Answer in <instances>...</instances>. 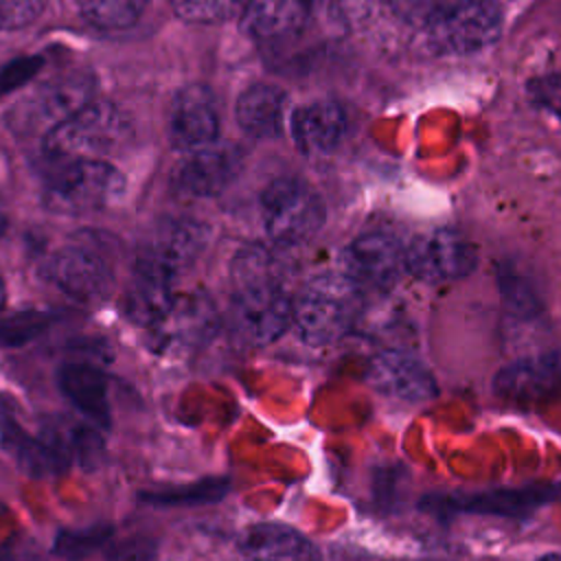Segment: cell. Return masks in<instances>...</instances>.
Masks as SVG:
<instances>
[{
	"instance_id": "obj_1",
	"label": "cell",
	"mask_w": 561,
	"mask_h": 561,
	"mask_svg": "<svg viewBox=\"0 0 561 561\" xmlns=\"http://www.w3.org/2000/svg\"><path fill=\"white\" fill-rule=\"evenodd\" d=\"M230 320L250 346L276 342L294 324V298L287 291L278 259L263 245L241 248L230 265Z\"/></svg>"
},
{
	"instance_id": "obj_2",
	"label": "cell",
	"mask_w": 561,
	"mask_h": 561,
	"mask_svg": "<svg viewBox=\"0 0 561 561\" xmlns=\"http://www.w3.org/2000/svg\"><path fill=\"white\" fill-rule=\"evenodd\" d=\"M362 305V287L344 272L309 278L294 296V327L309 346H327L344 337Z\"/></svg>"
},
{
	"instance_id": "obj_3",
	"label": "cell",
	"mask_w": 561,
	"mask_h": 561,
	"mask_svg": "<svg viewBox=\"0 0 561 561\" xmlns=\"http://www.w3.org/2000/svg\"><path fill=\"white\" fill-rule=\"evenodd\" d=\"M131 136L127 114L110 101H92L42 140L44 153L55 162L103 160Z\"/></svg>"
},
{
	"instance_id": "obj_4",
	"label": "cell",
	"mask_w": 561,
	"mask_h": 561,
	"mask_svg": "<svg viewBox=\"0 0 561 561\" xmlns=\"http://www.w3.org/2000/svg\"><path fill=\"white\" fill-rule=\"evenodd\" d=\"M125 191L123 173L105 160L57 162L42 186L46 210L66 217L96 213L114 204Z\"/></svg>"
},
{
	"instance_id": "obj_5",
	"label": "cell",
	"mask_w": 561,
	"mask_h": 561,
	"mask_svg": "<svg viewBox=\"0 0 561 561\" xmlns=\"http://www.w3.org/2000/svg\"><path fill=\"white\" fill-rule=\"evenodd\" d=\"M96 81L85 70L57 75L24 99L7 114V125L18 136H48L57 125L94 101Z\"/></svg>"
},
{
	"instance_id": "obj_6",
	"label": "cell",
	"mask_w": 561,
	"mask_h": 561,
	"mask_svg": "<svg viewBox=\"0 0 561 561\" xmlns=\"http://www.w3.org/2000/svg\"><path fill=\"white\" fill-rule=\"evenodd\" d=\"M502 26L504 13L495 0H454L423 20V31L434 50L451 55H471L493 46Z\"/></svg>"
},
{
	"instance_id": "obj_7",
	"label": "cell",
	"mask_w": 561,
	"mask_h": 561,
	"mask_svg": "<svg viewBox=\"0 0 561 561\" xmlns=\"http://www.w3.org/2000/svg\"><path fill=\"white\" fill-rule=\"evenodd\" d=\"M327 210L322 197L300 178H276L261 193V221L276 245H298L318 234Z\"/></svg>"
},
{
	"instance_id": "obj_8",
	"label": "cell",
	"mask_w": 561,
	"mask_h": 561,
	"mask_svg": "<svg viewBox=\"0 0 561 561\" xmlns=\"http://www.w3.org/2000/svg\"><path fill=\"white\" fill-rule=\"evenodd\" d=\"M46 278L77 302L103 300L114 280V267L94 237H75L55 250L46 265Z\"/></svg>"
},
{
	"instance_id": "obj_9",
	"label": "cell",
	"mask_w": 561,
	"mask_h": 561,
	"mask_svg": "<svg viewBox=\"0 0 561 561\" xmlns=\"http://www.w3.org/2000/svg\"><path fill=\"white\" fill-rule=\"evenodd\" d=\"M476 265L473 243L451 228L421 232L405 245V272L423 283L458 280L469 276Z\"/></svg>"
},
{
	"instance_id": "obj_10",
	"label": "cell",
	"mask_w": 561,
	"mask_h": 561,
	"mask_svg": "<svg viewBox=\"0 0 561 561\" xmlns=\"http://www.w3.org/2000/svg\"><path fill=\"white\" fill-rule=\"evenodd\" d=\"M0 443L33 478L66 473L72 465V449L61 421H46L39 436L28 434L11 416L0 419Z\"/></svg>"
},
{
	"instance_id": "obj_11",
	"label": "cell",
	"mask_w": 561,
	"mask_h": 561,
	"mask_svg": "<svg viewBox=\"0 0 561 561\" xmlns=\"http://www.w3.org/2000/svg\"><path fill=\"white\" fill-rule=\"evenodd\" d=\"M243 167L239 147L230 142H213L188 151L173 169L171 184L180 197L206 199L230 186Z\"/></svg>"
},
{
	"instance_id": "obj_12",
	"label": "cell",
	"mask_w": 561,
	"mask_h": 561,
	"mask_svg": "<svg viewBox=\"0 0 561 561\" xmlns=\"http://www.w3.org/2000/svg\"><path fill=\"white\" fill-rule=\"evenodd\" d=\"M169 140L178 151H195L217 142L219 107L213 90L204 83L180 88L169 105Z\"/></svg>"
},
{
	"instance_id": "obj_13",
	"label": "cell",
	"mask_w": 561,
	"mask_h": 561,
	"mask_svg": "<svg viewBox=\"0 0 561 561\" xmlns=\"http://www.w3.org/2000/svg\"><path fill=\"white\" fill-rule=\"evenodd\" d=\"M217 324L213 300L204 291H191L173 300L169 311L149 329L151 342L162 353H186L202 346Z\"/></svg>"
},
{
	"instance_id": "obj_14",
	"label": "cell",
	"mask_w": 561,
	"mask_h": 561,
	"mask_svg": "<svg viewBox=\"0 0 561 561\" xmlns=\"http://www.w3.org/2000/svg\"><path fill=\"white\" fill-rule=\"evenodd\" d=\"M344 274L362 289H388L405 272V248L388 232H366L344 250Z\"/></svg>"
},
{
	"instance_id": "obj_15",
	"label": "cell",
	"mask_w": 561,
	"mask_h": 561,
	"mask_svg": "<svg viewBox=\"0 0 561 561\" xmlns=\"http://www.w3.org/2000/svg\"><path fill=\"white\" fill-rule=\"evenodd\" d=\"M175 280L178 274L140 250L131 270L129 285L123 294L125 316L138 327H156L178 298Z\"/></svg>"
},
{
	"instance_id": "obj_16",
	"label": "cell",
	"mask_w": 561,
	"mask_h": 561,
	"mask_svg": "<svg viewBox=\"0 0 561 561\" xmlns=\"http://www.w3.org/2000/svg\"><path fill=\"white\" fill-rule=\"evenodd\" d=\"M495 392L511 403L530 405L561 392V351L522 357L493 379Z\"/></svg>"
},
{
	"instance_id": "obj_17",
	"label": "cell",
	"mask_w": 561,
	"mask_h": 561,
	"mask_svg": "<svg viewBox=\"0 0 561 561\" xmlns=\"http://www.w3.org/2000/svg\"><path fill=\"white\" fill-rule=\"evenodd\" d=\"M368 383L394 399L408 403H421L436 397V381L432 373L410 353L381 351L377 353L366 370Z\"/></svg>"
},
{
	"instance_id": "obj_18",
	"label": "cell",
	"mask_w": 561,
	"mask_h": 561,
	"mask_svg": "<svg viewBox=\"0 0 561 561\" xmlns=\"http://www.w3.org/2000/svg\"><path fill=\"white\" fill-rule=\"evenodd\" d=\"M237 550L248 561H320L318 546L300 530L278 524H250L237 537Z\"/></svg>"
},
{
	"instance_id": "obj_19",
	"label": "cell",
	"mask_w": 561,
	"mask_h": 561,
	"mask_svg": "<svg viewBox=\"0 0 561 561\" xmlns=\"http://www.w3.org/2000/svg\"><path fill=\"white\" fill-rule=\"evenodd\" d=\"M291 138L305 156H327L335 151L346 131V116L340 103L331 99H316L294 110Z\"/></svg>"
},
{
	"instance_id": "obj_20",
	"label": "cell",
	"mask_w": 561,
	"mask_h": 561,
	"mask_svg": "<svg viewBox=\"0 0 561 561\" xmlns=\"http://www.w3.org/2000/svg\"><path fill=\"white\" fill-rule=\"evenodd\" d=\"M208 241L210 228L204 221L191 217H171L156 228L142 252L180 276L202 256Z\"/></svg>"
},
{
	"instance_id": "obj_21",
	"label": "cell",
	"mask_w": 561,
	"mask_h": 561,
	"mask_svg": "<svg viewBox=\"0 0 561 561\" xmlns=\"http://www.w3.org/2000/svg\"><path fill=\"white\" fill-rule=\"evenodd\" d=\"M61 394L96 427H112L107 375L90 362H66L57 370Z\"/></svg>"
},
{
	"instance_id": "obj_22",
	"label": "cell",
	"mask_w": 561,
	"mask_h": 561,
	"mask_svg": "<svg viewBox=\"0 0 561 561\" xmlns=\"http://www.w3.org/2000/svg\"><path fill=\"white\" fill-rule=\"evenodd\" d=\"M285 112V92L267 81L248 85L234 105L239 127L252 138H272L280 134Z\"/></svg>"
},
{
	"instance_id": "obj_23",
	"label": "cell",
	"mask_w": 561,
	"mask_h": 561,
	"mask_svg": "<svg viewBox=\"0 0 561 561\" xmlns=\"http://www.w3.org/2000/svg\"><path fill=\"white\" fill-rule=\"evenodd\" d=\"M309 11V0H245L243 26L259 39H278L298 33Z\"/></svg>"
},
{
	"instance_id": "obj_24",
	"label": "cell",
	"mask_w": 561,
	"mask_h": 561,
	"mask_svg": "<svg viewBox=\"0 0 561 561\" xmlns=\"http://www.w3.org/2000/svg\"><path fill=\"white\" fill-rule=\"evenodd\" d=\"M230 491V480L224 476H208L188 484L167 486L158 491H140L138 502L153 508H186V506H204L224 500Z\"/></svg>"
},
{
	"instance_id": "obj_25",
	"label": "cell",
	"mask_w": 561,
	"mask_h": 561,
	"mask_svg": "<svg viewBox=\"0 0 561 561\" xmlns=\"http://www.w3.org/2000/svg\"><path fill=\"white\" fill-rule=\"evenodd\" d=\"M114 537V526L107 522L90 524L83 528H61L55 535L53 552L66 561H81L105 548Z\"/></svg>"
},
{
	"instance_id": "obj_26",
	"label": "cell",
	"mask_w": 561,
	"mask_h": 561,
	"mask_svg": "<svg viewBox=\"0 0 561 561\" xmlns=\"http://www.w3.org/2000/svg\"><path fill=\"white\" fill-rule=\"evenodd\" d=\"M149 0H75L79 13L99 28H127L145 11Z\"/></svg>"
},
{
	"instance_id": "obj_27",
	"label": "cell",
	"mask_w": 561,
	"mask_h": 561,
	"mask_svg": "<svg viewBox=\"0 0 561 561\" xmlns=\"http://www.w3.org/2000/svg\"><path fill=\"white\" fill-rule=\"evenodd\" d=\"M53 316L39 309H26L0 320V346H22L48 329Z\"/></svg>"
},
{
	"instance_id": "obj_28",
	"label": "cell",
	"mask_w": 561,
	"mask_h": 561,
	"mask_svg": "<svg viewBox=\"0 0 561 561\" xmlns=\"http://www.w3.org/2000/svg\"><path fill=\"white\" fill-rule=\"evenodd\" d=\"M546 495L537 493V491H506V493H491V495H476V497H467L462 502H456V506H460V511H486V513H515V511H524L528 506H537Z\"/></svg>"
},
{
	"instance_id": "obj_29",
	"label": "cell",
	"mask_w": 561,
	"mask_h": 561,
	"mask_svg": "<svg viewBox=\"0 0 561 561\" xmlns=\"http://www.w3.org/2000/svg\"><path fill=\"white\" fill-rule=\"evenodd\" d=\"M245 0H171L175 15L193 24H213L243 9Z\"/></svg>"
},
{
	"instance_id": "obj_30",
	"label": "cell",
	"mask_w": 561,
	"mask_h": 561,
	"mask_svg": "<svg viewBox=\"0 0 561 561\" xmlns=\"http://www.w3.org/2000/svg\"><path fill=\"white\" fill-rule=\"evenodd\" d=\"M158 539L149 535H131L125 539L110 541L103 548L105 561H156L158 557Z\"/></svg>"
},
{
	"instance_id": "obj_31",
	"label": "cell",
	"mask_w": 561,
	"mask_h": 561,
	"mask_svg": "<svg viewBox=\"0 0 561 561\" xmlns=\"http://www.w3.org/2000/svg\"><path fill=\"white\" fill-rule=\"evenodd\" d=\"M66 436H68L72 456L79 458L83 469H92L99 465V460L103 456V438L99 436L96 427H90L85 423L68 425Z\"/></svg>"
},
{
	"instance_id": "obj_32",
	"label": "cell",
	"mask_w": 561,
	"mask_h": 561,
	"mask_svg": "<svg viewBox=\"0 0 561 561\" xmlns=\"http://www.w3.org/2000/svg\"><path fill=\"white\" fill-rule=\"evenodd\" d=\"M46 0H0V31H18L35 22Z\"/></svg>"
},
{
	"instance_id": "obj_33",
	"label": "cell",
	"mask_w": 561,
	"mask_h": 561,
	"mask_svg": "<svg viewBox=\"0 0 561 561\" xmlns=\"http://www.w3.org/2000/svg\"><path fill=\"white\" fill-rule=\"evenodd\" d=\"M42 66V57H18L0 66V99L33 79Z\"/></svg>"
},
{
	"instance_id": "obj_34",
	"label": "cell",
	"mask_w": 561,
	"mask_h": 561,
	"mask_svg": "<svg viewBox=\"0 0 561 561\" xmlns=\"http://www.w3.org/2000/svg\"><path fill=\"white\" fill-rule=\"evenodd\" d=\"M528 94L539 107L561 116V72L533 79L528 83Z\"/></svg>"
},
{
	"instance_id": "obj_35",
	"label": "cell",
	"mask_w": 561,
	"mask_h": 561,
	"mask_svg": "<svg viewBox=\"0 0 561 561\" xmlns=\"http://www.w3.org/2000/svg\"><path fill=\"white\" fill-rule=\"evenodd\" d=\"M331 2L337 9V13L348 22L364 20L379 4V0H331Z\"/></svg>"
},
{
	"instance_id": "obj_36",
	"label": "cell",
	"mask_w": 561,
	"mask_h": 561,
	"mask_svg": "<svg viewBox=\"0 0 561 561\" xmlns=\"http://www.w3.org/2000/svg\"><path fill=\"white\" fill-rule=\"evenodd\" d=\"M537 561H561V552H548V554L539 557Z\"/></svg>"
},
{
	"instance_id": "obj_37",
	"label": "cell",
	"mask_w": 561,
	"mask_h": 561,
	"mask_svg": "<svg viewBox=\"0 0 561 561\" xmlns=\"http://www.w3.org/2000/svg\"><path fill=\"white\" fill-rule=\"evenodd\" d=\"M7 226V213H4V206H2V199H0V232L4 230Z\"/></svg>"
},
{
	"instance_id": "obj_38",
	"label": "cell",
	"mask_w": 561,
	"mask_h": 561,
	"mask_svg": "<svg viewBox=\"0 0 561 561\" xmlns=\"http://www.w3.org/2000/svg\"><path fill=\"white\" fill-rule=\"evenodd\" d=\"M2 305H4V283L0 278V309H2Z\"/></svg>"
},
{
	"instance_id": "obj_39",
	"label": "cell",
	"mask_w": 561,
	"mask_h": 561,
	"mask_svg": "<svg viewBox=\"0 0 561 561\" xmlns=\"http://www.w3.org/2000/svg\"><path fill=\"white\" fill-rule=\"evenodd\" d=\"M4 513H7V506L0 502V515H4Z\"/></svg>"
}]
</instances>
